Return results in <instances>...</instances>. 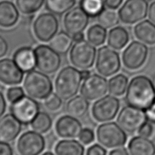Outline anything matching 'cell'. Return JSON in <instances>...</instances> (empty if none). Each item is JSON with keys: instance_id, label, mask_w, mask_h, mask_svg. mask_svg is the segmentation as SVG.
<instances>
[{"instance_id": "cell-1", "label": "cell", "mask_w": 155, "mask_h": 155, "mask_svg": "<svg viewBox=\"0 0 155 155\" xmlns=\"http://www.w3.org/2000/svg\"><path fill=\"white\" fill-rule=\"evenodd\" d=\"M154 100L155 89L148 77L139 75L131 79L126 93V101L129 105L146 110Z\"/></svg>"}, {"instance_id": "cell-2", "label": "cell", "mask_w": 155, "mask_h": 155, "mask_svg": "<svg viewBox=\"0 0 155 155\" xmlns=\"http://www.w3.org/2000/svg\"><path fill=\"white\" fill-rule=\"evenodd\" d=\"M82 79L81 71L73 66H66L57 74L54 82L55 91L63 100L70 99L79 91Z\"/></svg>"}, {"instance_id": "cell-3", "label": "cell", "mask_w": 155, "mask_h": 155, "mask_svg": "<svg viewBox=\"0 0 155 155\" xmlns=\"http://www.w3.org/2000/svg\"><path fill=\"white\" fill-rule=\"evenodd\" d=\"M23 88L29 96L35 99H45L52 92V82L47 74L33 70L27 73Z\"/></svg>"}, {"instance_id": "cell-4", "label": "cell", "mask_w": 155, "mask_h": 155, "mask_svg": "<svg viewBox=\"0 0 155 155\" xmlns=\"http://www.w3.org/2000/svg\"><path fill=\"white\" fill-rule=\"evenodd\" d=\"M96 57L95 46L84 39L74 43L70 53L71 63L80 70H88L92 67Z\"/></svg>"}, {"instance_id": "cell-5", "label": "cell", "mask_w": 155, "mask_h": 155, "mask_svg": "<svg viewBox=\"0 0 155 155\" xmlns=\"http://www.w3.org/2000/svg\"><path fill=\"white\" fill-rule=\"evenodd\" d=\"M98 142L107 148H118L127 142L125 131L115 122H106L101 124L97 129Z\"/></svg>"}, {"instance_id": "cell-6", "label": "cell", "mask_w": 155, "mask_h": 155, "mask_svg": "<svg viewBox=\"0 0 155 155\" xmlns=\"http://www.w3.org/2000/svg\"><path fill=\"white\" fill-rule=\"evenodd\" d=\"M121 62L119 54L111 46H104L97 53L95 67L98 73L104 77H110L118 73Z\"/></svg>"}, {"instance_id": "cell-7", "label": "cell", "mask_w": 155, "mask_h": 155, "mask_svg": "<svg viewBox=\"0 0 155 155\" xmlns=\"http://www.w3.org/2000/svg\"><path fill=\"white\" fill-rule=\"evenodd\" d=\"M36 57V67L38 70L47 74H54L59 70L61 64V58L59 53L51 46L41 45L35 49Z\"/></svg>"}, {"instance_id": "cell-8", "label": "cell", "mask_w": 155, "mask_h": 155, "mask_svg": "<svg viewBox=\"0 0 155 155\" xmlns=\"http://www.w3.org/2000/svg\"><path fill=\"white\" fill-rule=\"evenodd\" d=\"M147 118L143 109L129 105L124 107L118 113L117 123L124 131L133 133L139 131Z\"/></svg>"}, {"instance_id": "cell-9", "label": "cell", "mask_w": 155, "mask_h": 155, "mask_svg": "<svg viewBox=\"0 0 155 155\" xmlns=\"http://www.w3.org/2000/svg\"><path fill=\"white\" fill-rule=\"evenodd\" d=\"M148 12L146 0H127L119 9L118 16L123 23L132 25L143 20Z\"/></svg>"}, {"instance_id": "cell-10", "label": "cell", "mask_w": 155, "mask_h": 155, "mask_svg": "<svg viewBox=\"0 0 155 155\" xmlns=\"http://www.w3.org/2000/svg\"><path fill=\"white\" fill-rule=\"evenodd\" d=\"M148 55V49L144 43L134 41L124 49L122 60L125 68L130 71H136L144 64Z\"/></svg>"}, {"instance_id": "cell-11", "label": "cell", "mask_w": 155, "mask_h": 155, "mask_svg": "<svg viewBox=\"0 0 155 155\" xmlns=\"http://www.w3.org/2000/svg\"><path fill=\"white\" fill-rule=\"evenodd\" d=\"M120 101L112 95H106L94 103L91 109L93 117L100 122L114 119L120 109Z\"/></svg>"}, {"instance_id": "cell-12", "label": "cell", "mask_w": 155, "mask_h": 155, "mask_svg": "<svg viewBox=\"0 0 155 155\" xmlns=\"http://www.w3.org/2000/svg\"><path fill=\"white\" fill-rule=\"evenodd\" d=\"M59 21L52 13H42L35 19L34 23V33L41 42H48L57 34Z\"/></svg>"}, {"instance_id": "cell-13", "label": "cell", "mask_w": 155, "mask_h": 155, "mask_svg": "<svg viewBox=\"0 0 155 155\" xmlns=\"http://www.w3.org/2000/svg\"><path fill=\"white\" fill-rule=\"evenodd\" d=\"M45 146L44 137L35 131L23 133L16 143V149L21 155H40L45 149Z\"/></svg>"}, {"instance_id": "cell-14", "label": "cell", "mask_w": 155, "mask_h": 155, "mask_svg": "<svg viewBox=\"0 0 155 155\" xmlns=\"http://www.w3.org/2000/svg\"><path fill=\"white\" fill-rule=\"evenodd\" d=\"M10 110L22 124H29L40 112V105L35 98L24 96L12 103Z\"/></svg>"}, {"instance_id": "cell-15", "label": "cell", "mask_w": 155, "mask_h": 155, "mask_svg": "<svg viewBox=\"0 0 155 155\" xmlns=\"http://www.w3.org/2000/svg\"><path fill=\"white\" fill-rule=\"evenodd\" d=\"M108 90V83L104 77L98 74H91L84 79L80 89L81 95L89 101L101 98Z\"/></svg>"}, {"instance_id": "cell-16", "label": "cell", "mask_w": 155, "mask_h": 155, "mask_svg": "<svg viewBox=\"0 0 155 155\" xmlns=\"http://www.w3.org/2000/svg\"><path fill=\"white\" fill-rule=\"evenodd\" d=\"M89 22V16L81 7L68 11L63 19V25L68 33L75 35L84 31Z\"/></svg>"}, {"instance_id": "cell-17", "label": "cell", "mask_w": 155, "mask_h": 155, "mask_svg": "<svg viewBox=\"0 0 155 155\" xmlns=\"http://www.w3.org/2000/svg\"><path fill=\"white\" fill-rule=\"evenodd\" d=\"M23 74L24 72L13 59L0 60V82L7 85L20 84L23 79Z\"/></svg>"}, {"instance_id": "cell-18", "label": "cell", "mask_w": 155, "mask_h": 155, "mask_svg": "<svg viewBox=\"0 0 155 155\" xmlns=\"http://www.w3.org/2000/svg\"><path fill=\"white\" fill-rule=\"evenodd\" d=\"M55 129L59 137L72 139L79 136L82 130V126L78 118L68 114L58 119L55 124Z\"/></svg>"}, {"instance_id": "cell-19", "label": "cell", "mask_w": 155, "mask_h": 155, "mask_svg": "<svg viewBox=\"0 0 155 155\" xmlns=\"http://www.w3.org/2000/svg\"><path fill=\"white\" fill-rule=\"evenodd\" d=\"M22 123L12 113H8L0 118V141L10 142L20 134Z\"/></svg>"}, {"instance_id": "cell-20", "label": "cell", "mask_w": 155, "mask_h": 155, "mask_svg": "<svg viewBox=\"0 0 155 155\" xmlns=\"http://www.w3.org/2000/svg\"><path fill=\"white\" fill-rule=\"evenodd\" d=\"M13 60L24 73L33 71L36 66L35 50L30 47L18 49L14 54Z\"/></svg>"}, {"instance_id": "cell-21", "label": "cell", "mask_w": 155, "mask_h": 155, "mask_svg": "<svg viewBox=\"0 0 155 155\" xmlns=\"http://www.w3.org/2000/svg\"><path fill=\"white\" fill-rule=\"evenodd\" d=\"M130 155H155V144L153 141L142 136L134 137L128 145Z\"/></svg>"}, {"instance_id": "cell-22", "label": "cell", "mask_w": 155, "mask_h": 155, "mask_svg": "<svg viewBox=\"0 0 155 155\" xmlns=\"http://www.w3.org/2000/svg\"><path fill=\"white\" fill-rule=\"evenodd\" d=\"M19 12L16 5L9 1L0 2V26L12 27L17 23Z\"/></svg>"}, {"instance_id": "cell-23", "label": "cell", "mask_w": 155, "mask_h": 155, "mask_svg": "<svg viewBox=\"0 0 155 155\" xmlns=\"http://www.w3.org/2000/svg\"><path fill=\"white\" fill-rule=\"evenodd\" d=\"M134 34L138 40L144 44H155V24L151 21H141L134 27Z\"/></svg>"}, {"instance_id": "cell-24", "label": "cell", "mask_w": 155, "mask_h": 155, "mask_svg": "<svg viewBox=\"0 0 155 155\" xmlns=\"http://www.w3.org/2000/svg\"><path fill=\"white\" fill-rule=\"evenodd\" d=\"M54 152L56 155H84L85 149L78 141L67 139L57 143Z\"/></svg>"}, {"instance_id": "cell-25", "label": "cell", "mask_w": 155, "mask_h": 155, "mask_svg": "<svg viewBox=\"0 0 155 155\" xmlns=\"http://www.w3.org/2000/svg\"><path fill=\"white\" fill-rule=\"evenodd\" d=\"M90 103L88 99L82 96H76L71 98L66 105V112L69 115L76 118L84 116L89 109Z\"/></svg>"}, {"instance_id": "cell-26", "label": "cell", "mask_w": 155, "mask_h": 155, "mask_svg": "<svg viewBox=\"0 0 155 155\" xmlns=\"http://www.w3.org/2000/svg\"><path fill=\"white\" fill-rule=\"evenodd\" d=\"M129 32L123 27H115L109 32L107 44L112 48L120 50L124 48L129 41Z\"/></svg>"}, {"instance_id": "cell-27", "label": "cell", "mask_w": 155, "mask_h": 155, "mask_svg": "<svg viewBox=\"0 0 155 155\" xmlns=\"http://www.w3.org/2000/svg\"><path fill=\"white\" fill-rule=\"evenodd\" d=\"M73 41L69 33L60 32L50 40V46L59 54L64 55L70 51Z\"/></svg>"}, {"instance_id": "cell-28", "label": "cell", "mask_w": 155, "mask_h": 155, "mask_svg": "<svg viewBox=\"0 0 155 155\" xmlns=\"http://www.w3.org/2000/svg\"><path fill=\"white\" fill-rule=\"evenodd\" d=\"M128 85V77L124 74H118L109 80L108 90L112 95L120 96L127 92Z\"/></svg>"}, {"instance_id": "cell-29", "label": "cell", "mask_w": 155, "mask_h": 155, "mask_svg": "<svg viewBox=\"0 0 155 155\" xmlns=\"http://www.w3.org/2000/svg\"><path fill=\"white\" fill-rule=\"evenodd\" d=\"M87 36L88 41L94 46H100L106 42L107 30L101 25L95 24L88 28Z\"/></svg>"}, {"instance_id": "cell-30", "label": "cell", "mask_w": 155, "mask_h": 155, "mask_svg": "<svg viewBox=\"0 0 155 155\" xmlns=\"http://www.w3.org/2000/svg\"><path fill=\"white\" fill-rule=\"evenodd\" d=\"M75 3L76 0H46V6L51 12L61 15L71 10Z\"/></svg>"}, {"instance_id": "cell-31", "label": "cell", "mask_w": 155, "mask_h": 155, "mask_svg": "<svg viewBox=\"0 0 155 155\" xmlns=\"http://www.w3.org/2000/svg\"><path fill=\"white\" fill-rule=\"evenodd\" d=\"M52 124V118L48 113L39 112L31 122V126L35 131L40 133H45L51 129Z\"/></svg>"}, {"instance_id": "cell-32", "label": "cell", "mask_w": 155, "mask_h": 155, "mask_svg": "<svg viewBox=\"0 0 155 155\" xmlns=\"http://www.w3.org/2000/svg\"><path fill=\"white\" fill-rule=\"evenodd\" d=\"M98 22L106 28H111L118 23V14L110 8L104 9L98 15Z\"/></svg>"}, {"instance_id": "cell-33", "label": "cell", "mask_w": 155, "mask_h": 155, "mask_svg": "<svg viewBox=\"0 0 155 155\" xmlns=\"http://www.w3.org/2000/svg\"><path fill=\"white\" fill-rule=\"evenodd\" d=\"M45 0H16L18 9L22 13L30 15L38 12L42 7Z\"/></svg>"}, {"instance_id": "cell-34", "label": "cell", "mask_w": 155, "mask_h": 155, "mask_svg": "<svg viewBox=\"0 0 155 155\" xmlns=\"http://www.w3.org/2000/svg\"><path fill=\"white\" fill-rule=\"evenodd\" d=\"M104 6L103 0H81V8L88 16H98Z\"/></svg>"}, {"instance_id": "cell-35", "label": "cell", "mask_w": 155, "mask_h": 155, "mask_svg": "<svg viewBox=\"0 0 155 155\" xmlns=\"http://www.w3.org/2000/svg\"><path fill=\"white\" fill-rule=\"evenodd\" d=\"M44 105L46 109L51 111V112H56V111L60 109L62 106V98L57 94L51 93L44 99Z\"/></svg>"}, {"instance_id": "cell-36", "label": "cell", "mask_w": 155, "mask_h": 155, "mask_svg": "<svg viewBox=\"0 0 155 155\" xmlns=\"http://www.w3.org/2000/svg\"><path fill=\"white\" fill-rule=\"evenodd\" d=\"M24 96L25 92L23 89L21 87L18 86L11 87L8 90L6 93L8 101L12 103L17 101Z\"/></svg>"}, {"instance_id": "cell-37", "label": "cell", "mask_w": 155, "mask_h": 155, "mask_svg": "<svg viewBox=\"0 0 155 155\" xmlns=\"http://www.w3.org/2000/svg\"><path fill=\"white\" fill-rule=\"evenodd\" d=\"M79 140L84 145H88L95 140V135L92 129L86 128L82 130L78 136Z\"/></svg>"}, {"instance_id": "cell-38", "label": "cell", "mask_w": 155, "mask_h": 155, "mask_svg": "<svg viewBox=\"0 0 155 155\" xmlns=\"http://www.w3.org/2000/svg\"><path fill=\"white\" fill-rule=\"evenodd\" d=\"M137 132L140 136L149 138L153 134L154 126L151 122H146Z\"/></svg>"}, {"instance_id": "cell-39", "label": "cell", "mask_w": 155, "mask_h": 155, "mask_svg": "<svg viewBox=\"0 0 155 155\" xmlns=\"http://www.w3.org/2000/svg\"><path fill=\"white\" fill-rule=\"evenodd\" d=\"M86 155H107V151L103 146L96 143L87 149Z\"/></svg>"}, {"instance_id": "cell-40", "label": "cell", "mask_w": 155, "mask_h": 155, "mask_svg": "<svg viewBox=\"0 0 155 155\" xmlns=\"http://www.w3.org/2000/svg\"><path fill=\"white\" fill-rule=\"evenodd\" d=\"M0 155H14L13 149L8 142L0 141Z\"/></svg>"}, {"instance_id": "cell-41", "label": "cell", "mask_w": 155, "mask_h": 155, "mask_svg": "<svg viewBox=\"0 0 155 155\" xmlns=\"http://www.w3.org/2000/svg\"><path fill=\"white\" fill-rule=\"evenodd\" d=\"M145 113L147 120L152 123H155V100L150 106L146 109Z\"/></svg>"}, {"instance_id": "cell-42", "label": "cell", "mask_w": 155, "mask_h": 155, "mask_svg": "<svg viewBox=\"0 0 155 155\" xmlns=\"http://www.w3.org/2000/svg\"><path fill=\"white\" fill-rule=\"evenodd\" d=\"M8 51V44L5 38L0 36V58L6 55Z\"/></svg>"}, {"instance_id": "cell-43", "label": "cell", "mask_w": 155, "mask_h": 155, "mask_svg": "<svg viewBox=\"0 0 155 155\" xmlns=\"http://www.w3.org/2000/svg\"><path fill=\"white\" fill-rule=\"evenodd\" d=\"M123 0H105V5L112 10H116L120 7Z\"/></svg>"}, {"instance_id": "cell-44", "label": "cell", "mask_w": 155, "mask_h": 155, "mask_svg": "<svg viewBox=\"0 0 155 155\" xmlns=\"http://www.w3.org/2000/svg\"><path fill=\"white\" fill-rule=\"evenodd\" d=\"M6 106V101H5L4 94L0 91V118H2V116L5 112Z\"/></svg>"}, {"instance_id": "cell-45", "label": "cell", "mask_w": 155, "mask_h": 155, "mask_svg": "<svg viewBox=\"0 0 155 155\" xmlns=\"http://www.w3.org/2000/svg\"><path fill=\"white\" fill-rule=\"evenodd\" d=\"M148 14L150 21L155 24V1L152 3L149 6Z\"/></svg>"}, {"instance_id": "cell-46", "label": "cell", "mask_w": 155, "mask_h": 155, "mask_svg": "<svg viewBox=\"0 0 155 155\" xmlns=\"http://www.w3.org/2000/svg\"><path fill=\"white\" fill-rule=\"evenodd\" d=\"M109 155H129V154L125 148L118 147L114 150H112L110 153Z\"/></svg>"}, {"instance_id": "cell-47", "label": "cell", "mask_w": 155, "mask_h": 155, "mask_svg": "<svg viewBox=\"0 0 155 155\" xmlns=\"http://www.w3.org/2000/svg\"><path fill=\"white\" fill-rule=\"evenodd\" d=\"M73 40L75 41V42H77V41H80L84 39V35L82 32L81 33H78V34H76L75 35H73Z\"/></svg>"}, {"instance_id": "cell-48", "label": "cell", "mask_w": 155, "mask_h": 155, "mask_svg": "<svg viewBox=\"0 0 155 155\" xmlns=\"http://www.w3.org/2000/svg\"><path fill=\"white\" fill-rule=\"evenodd\" d=\"M81 74H82V78L84 79L87 78V77L89 76L91 73V72L89 71H88V70H82L81 71Z\"/></svg>"}, {"instance_id": "cell-49", "label": "cell", "mask_w": 155, "mask_h": 155, "mask_svg": "<svg viewBox=\"0 0 155 155\" xmlns=\"http://www.w3.org/2000/svg\"><path fill=\"white\" fill-rule=\"evenodd\" d=\"M41 155H54L52 153H51V152H46V153L42 154Z\"/></svg>"}, {"instance_id": "cell-50", "label": "cell", "mask_w": 155, "mask_h": 155, "mask_svg": "<svg viewBox=\"0 0 155 155\" xmlns=\"http://www.w3.org/2000/svg\"><path fill=\"white\" fill-rule=\"evenodd\" d=\"M152 81H153V85H154V89H155V74H154V76L153 77V80H152Z\"/></svg>"}]
</instances>
